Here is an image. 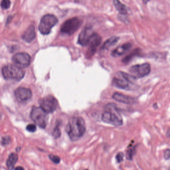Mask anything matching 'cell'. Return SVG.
I'll return each mask as SVG.
<instances>
[{
    "instance_id": "obj_1",
    "label": "cell",
    "mask_w": 170,
    "mask_h": 170,
    "mask_svg": "<svg viewBox=\"0 0 170 170\" xmlns=\"http://www.w3.org/2000/svg\"><path fill=\"white\" fill-rule=\"evenodd\" d=\"M65 130L71 141H77L85 134V121L81 117H73L69 120Z\"/></svg>"
},
{
    "instance_id": "obj_2",
    "label": "cell",
    "mask_w": 170,
    "mask_h": 170,
    "mask_svg": "<svg viewBox=\"0 0 170 170\" xmlns=\"http://www.w3.org/2000/svg\"><path fill=\"white\" fill-rule=\"evenodd\" d=\"M101 119L104 123L115 126L123 125V120L116 104L109 103L105 107Z\"/></svg>"
},
{
    "instance_id": "obj_3",
    "label": "cell",
    "mask_w": 170,
    "mask_h": 170,
    "mask_svg": "<svg viewBox=\"0 0 170 170\" xmlns=\"http://www.w3.org/2000/svg\"><path fill=\"white\" fill-rule=\"evenodd\" d=\"M2 74L6 80L20 81L25 76V72L15 65H8L2 69Z\"/></svg>"
},
{
    "instance_id": "obj_4",
    "label": "cell",
    "mask_w": 170,
    "mask_h": 170,
    "mask_svg": "<svg viewBox=\"0 0 170 170\" xmlns=\"http://www.w3.org/2000/svg\"><path fill=\"white\" fill-rule=\"evenodd\" d=\"M48 113L40 107H34L31 113V120L34 123L42 128H45L48 121Z\"/></svg>"
},
{
    "instance_id": "obj_5",
    "label": "cell",
    "mask_w": 170,
    "mask_h": 170,
    "mask_svg": "<svg viewBox=\"0 0 170 170\" xmlns=\"http://www.w3.org/2000/svg\"><path fill=\"white\" fill-rule=\"evenodd\" d=\"M134 78L130 74L124 72H119L117 73V76L113 79L112 84L113 86L120 89H129L130 85L133 84Z\"/></svg>"
},
{
    "instance_id": "obj_6",
    "label": "cell",
    "mask_w": 170,
    "mask_h": 170,
    "mask_svg": "<svg viewBox=\"0 0 170 170\" xmlns=\"http://www.w3.org/2000/svg\"><path fill=\"white\" fill-rule=\"evenodd\" d=\"M57 22L58 20L55 15H44L40 20L39 25V31L42 34H48L50 32L52 28Z\"/></svg>"
},
{
    "instance_id": "obj_7",
    "label": "cell",
    "mask_w": 170,
    "mask_h": 170,
    "mask_svg": "<svg viewBox=\"0 0 170 170\" xmlns=\"http://www.w3.org/2000/svg\"><path fill=\"white\" fill-rule=\"evenodd\" d=\"M129 74L132 78H142L147 76L151 72V66L149 63H143L131 66L129 69Z\"/></svg>"
},
{
    "instance_id": "obj_8",
    "label": "cell",
    "mask_w": 170,
    "mask_h": 170,
    "mask_svg": "<svg viewBox=\"0 0 170 170\" xmlns=\"http://www.w3.org/2000/svg\"><path fill=\"white\" fill-rule=\"evenodd\" d=\"M81 22L78 18H73L64 22L61 27V31L68 35H72L79 29Z\"/></svg>"
},
{
    "instance_id": "obj_9",
    "label": "cell",
    "mask_w": 170,
    "mask_h": 170,
    "mask_svg": "<svg viewBox=\"0 0 170 170\" xmlns=\"http://www.w3.org/2000/svg\"><path fill=\"white\" fill-rule=\"evenodd\" d=\"M40 107L46 113H52L55 112L58 106V101L55 97L47 96L39 101Z\"/></svg>"
},
{
    "instance_id": "obj_10",
    "label": "cell",
    "mask_w": 170,
    "mask_h": 170,
    "mask_svg": "<svg viewBox=\"0 0 170 170\" xmlns=\"http://www.w3.org/2000/svg\"><path fill=\"white\" fill-rule=\"evenodd\" d=\"M12 62L15 65L23 69L27 67L30 65L31 57L26 53H18L14 55L12 57Z\"/></svg>"
},
{
    "instance_id": "obj_11",
    "label": "cell",
    "mask_w": 170,
    "mask_h": 170,
    "mask_svg": "<svg viewBox=\"0 0 170 170\" xmlns=\"http://www.w3.org/2000/svg\"><path fill=\"white\" fill-rule=\"evenodd\" d=\"M101 37L98 34L93 33L90 36L87 46H88L86 56L88 57H90L95 53L98 47L101 43Z\"/></svg>"
},
{
    "instance_id": "obj_12",
    "label": "cell",
    "mask_w": 170,
    "mask_h": 170,
    "mask_svg": "<svg viewBox=\"0 0 170 170\" xmlns=\"http://www.w3.org/2000/svg\"><path fill=\"white\" fill-rule=\"evenodd\" d=\"M15 94L17 100L20 101H27L32 97L31 90L26 88H18L15 90Z\"/></svg>"
},
{
    "instance_id": "obj_13",
    "label": "cell",
    "mask_w": 170,
    "mask_h": 170,
    "mask_svg": "<svg viewBox=\"0 0 170 170\" xmlns=\"http://www.w3.org/2000/svg\"><path fill=\"white\" fill-rule=\"evenodd\" d=\"M93 34V32H92L91 28H85L79 35L78 40L79 44L82 46H87Z\"/></svg>"
},
{
    "instance_id": "obj_14",
    "label": "cell",
    "mask_w": 170,
    "mask_h": 170,
    "mask_svg": "<svg viewBox=\"0 0 170 170\" xmlns=\"http://www.w3.org/2000/svg\"><path fill=\"white\" fill-rule=\"evenodd\" d=\"M112 98L116 101L125 104H132L136 103V100L133 97L125 95L123 93H115L112 95Z\"/></svg>"
},
{
    "instance_id": "obj_15",
    "label": "cell",
    "mask_w": 170,
    "mask_h": 170,
    "mask_svg": "<svg viewBox=\"0 0 170 170\" xmlns=\"http://www.w3.org/2000/svg\"><path fill=\"white\" fill-rule=\"evenodd\" d=\"M131 47L132 45L131 43H125L116 48L114 50L112 51L111 54L112 56L114 57H119L128 52Z\"/></svg>"
},
{
    "instance_id": "obj_16",
    "label": "cell",
    "mask_w": 170,
    "mask_h": 170,
    "mask_svg": "<svg viewBox=\"0 0 170 170\" xmlns=\"http://www.w3.org/2000/svg\"><path fill=\"white\" fill-rule=\"evenodd\" d=\"M35 37V27L32 25L28 26L22 35V39L26 42H31Z\"/></svg>"
},
{
    "instance_id": "obj_17",
    "label": "cell",
    "mask_w": 170,
    "mask_h": 170,
    "mask_svg": "<svg viewBox=\"0 0 170 170\" xmlns=\"http://www.w3.org/2000/svg\"><path fill=\"white\" fill-rule=\"evenodd\" d=\"M18 155L17 154H11L7 161V166L8 169L9 170H12L14 169V167L17 161L18 160Z\"/></svg>"
},
{
    "instance_id": "obj_18",
    "label": "cell",
    "mask_w": 170,
    "mask_h": 170,
    "mask_svg": "<svg viewBox=\"0 0 170 170\" xmlns=\"http://www.w3.org/2000/svg\"><path fill=\"white\" fill-rule=\"evenodd\" d=\"M119 39H120L118 37H112L110 39L106 40L101 47V49H108L109 48L112 47V46H114L115 45H116V43H117Z\"/></svg>"
},
{
    "instance_id": "obj_19",
    "label": "cell",
    "mask_w": 170,
    "mask_h": 170,
    "mask_svg": "<svg viewBox=\"0 0 170 170\" xmlns=\"http://www.w3.org/2000/svg\"><path fill=\"white\" fill-rule=\"evenodd\" d=\"M113 5L115 6L117 10L121 14V15H126L127 14V7L121 3L119 0H113Z\"/></svg>"
},
{
    "instance_id": "obj_20",
    "label": "cell",
    "mask_w": 170,
    "mask_h": 170,
    "mask_svg": "<svg viewBox=\"0 0 170 170\" xmlns=\"http://www.w3.org/2000/svg\"><path fill=\"white\" fill-rule=\"evenodd\" d=\"M140 50L139 49H135L133 52H132L129 55L127 56L124 58L123 60V62L124 63H128L130 62V60L134 58V57L137 56L138 54L140 53Z\"/></svg>"
},
{
    "instance_id": "obj_21",
    "label": "cell",
    "mask_w": 170,
    "mask_h": 170,
    "mask_svg": "<svg viewBox=\"0 0 170 170\" xmlns=\"http://www.w3.org/2000/svg\"><path fill=\"white\" fill-rule=\"evenodd\" d=\"M135 152H136V147L135 146L129 149L128 150H127L126 154V159L129 160H132L134 155H135Z\"/></svg>"
},
{
    "instance_id": "obj_22",
    "label": "cell",
    "mask_w": 170,
    "mask_h": 170,
    "mask_svg": "<svg viewBox=\"0 0 170 170\" xmlns=\"http://www.w3.org/2000/svg\"><path fill=\"white\" fill-rule=\"evenodd\" d=\"M52 135L54 137V138L55 139H58L61 136V131L59 128L58 126H56L54 129L53 132H52Z\"/></svg>"
},
{
    "instance_id": "obj_23",
    "label": "cell",
    "mask_w": 170,
    "mask_h": 170,
    "mask_svg": "<svg viewBox=\"0 0 170 170\" xmlns=\"http://www.w3.org/2000/svg\"><path fill=\"white\" fill-rule=\"evenodd\" d=\"M49 159L52 161V162L55 164H58L61 161V158L57 155L50 154L49 155Z\"/></svg>"
},
{
    "instance_id": "obj_24",
    "label": "cell",
    "mask_w": 170,
    "mask_h": 170,
    "mask_svg": "<svg viewBox=\"0 0 170 170\" xmlns=\"http://www.w3.org/2000/svg\"><path fill=\"white\" fill-rule=\"evenodd\" d=\"M10 0H2L1 3V7L4 9H8L11 6Z\"/></svg>"
},
{
    "instance_id": "obj_25",
    "label": "cell",
    "mask_w": 170,
    "mask_h": 170,
    "mask_svg": "<svg viewBox=\"0 0 170 170\" xmlns=\"http://www.w3.org/2000/svg\"><path fill=\"white\" fill-rule=\"evenodd\" d=\"M124 154L122 152H118L117 154L115 156V159L117 160V162L118 163H121L123 161V158H124Z\"/></svg>"
},
{
    "instance_id": "obj_26",
    "label": "cell",
    "mask_w": 170,
    "mask_h": 170,
    "mask_svg": "<svg viewBox=\"0 0 170 170\" xmlns=\"http://www.w3.org/2000/svg\"><path fill=\"white\" fill-rule=\"evenodd\" d=\"M26 130L31 132H34L36 130V126L35 124H29L26 126Z\"/></svg>"
},
{
    "instance_id": "obj_27",
    "label": "cell",
    "mask_w": 170,
    "mask_h": 170,
    "mask_svg": "<svg viewBox=\"0 0 170 170\" xmlns=\"http://www.w3.org/2000/svg\"><path fill=\"white\" fill-rule=\"evenodd\" d=\"M11 137L9 136L4 137L3 138H2V144L4 145H6L9 144V143L11 142Z\"/></svg>"
},
{
    "instance_id": "obj_28",
    "label": "cell",
    "mask_w": 170,
    "mask_h": 170,
    "mask_svg": "<svg viewBox=\"0 0 170 170\" xmlns=\"http://www.w3.org/2000/svg\"><path fill=\"white\" fill-rule=\"evenodd\" d=\"M164 157L166 160L170 159V149H167L164 152Z\"/></svg>"
},
{
    "instance_id": "obj_29",
    "label": "cell",
    "mask_w": 170,
    "mask_h": 170,
    "mask_svg": "<svg viewBox=\"0 0 170 170\" xmlns=\"http://www.w3.org/2000/svg\"><path fill=\"white\" fill-rule=\"evenodd\" d=\"M12 19V18L11 16H9V17H8V18H7V23L8 24V23H9L11 22Z\"/></svg>"
},
{
    "instance_id": "obj_30",
    "label": "cell",
    "mask_w": 170,
    "mask_h": 170,
    "mask_svg": "<svg viewBox=\"0 0 170 170\" xmlns=\"http://www.w3.org/2000/svg\"><path fill=\"white\" fill-rule=\"evenodd\" d=\"M166 136L167 137H170V128H169L168 130H167V133H166Z\"/></svg>"
},
{
    "instance_id": "obj_31",
    "label": "cell",
    "mask_w": 170,
    "mask_h": 170,
    "mask_svg": "<svg viewBox=\"0 0 170 170\" xmlns=\"http://www.w3.org/2000/svg\"><path fill=\"white\" fill-rule=\"evenodd\" d=\"M15 170H25L24 168H23L22 167H20V166H18V167H17L15 169Z\"/></svg>"
},
{
    "instance_id": "obj_32",
    "label": "cell",
    "mask_w": 170,
    "mask_h": 170,
    "mask_svg": "<svg viewBox=\"0 0 170 170\" xmlns=\"http://www.w3.org/2000/svg\"><path fill=\"white\" fill-rule=\"evenodd\" d=\"M143 2H144V3L146 4L148 3L149 1H150L151 0H143Z\"/></svg>"
}]
</instances>
